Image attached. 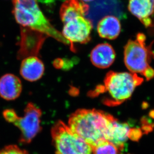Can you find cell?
Returning <instances> with one entry per match:
<instances>
[{
	"instance_id": "1",
	"label": "cell",
	"mask_w": 154,
	"mask_h": 154,
	"mask_svg": "<svg viewBox=\"0 0 154 154\" xmlns=\"http://www.w3.org/2000/svg\"><path fill=\"white\" fill-rule=\"evenodd\" d=\"M114 117L96 109H79L70 116L69 127L93 148L108 141Z\"/></svg>"
},
{
	"instance_id": "2",
	"label": "cell",
	"mask_w": 154,
	"mask_h": 154,
	"mask_svg": "<svg viewBox=\"0 0 154 154\" xmlns=\"http://www.w3.org/2000/svg\"><path fill=\"white\" fill-rule=\"evenodd\" d=\"M13 13L17 22L22 27L30 29L75 48L51 24L40 10L37 0H13Z\"/></svg>"
},
{
	"instance_id": "3",
	"label": "cell",
	"mask_w": 154,
	"mask_h": 154,
	"mask_svg": "<svg viewBox=\"0 0 154 154\" xmlns=\"http://www.w3.org/2000/svg\"><path fill=\"white\" fill-rule=\"evenodd\" d=\"M143 81L136 74L110 71L105 78L104 85L98 86L92 95L107 94L103 101L104 104L109 106L119 105L131 97L135 88Z\"/></svg>"
},
{
	"instance_id": "4",
	"label": "cell",
	"mask_w": 154,
	"mask_h": 154,
	"mask_svg": "<svg viewBox=\"0 0 154 154\" xmlns=\"http://www.w3.org/2000/svg\"><path fill=\"white\" fill-rule=\"evenodd\" d=\"M146 37L139 33L135 40H130L124 48V63L132 73L140 74L144 76L151 67L150 63L154 57L151 46L146 45Z\"/></svg>"
},
{
	"instance_id": "5",
	"label": "cell",
	"mask_w": 154,
	"mask_h": 154,
	"mask_svg": "<svg viewBox=\"0 0 154 154\" xmlns=\"http://www.w3.org/2000/svg\"><path fill=\"white\" fill-rule=\"evenodd\" d=\"M52 135L57 154H93V147L63 122L54 126Z\"/></svg>"
},
{
	"instance_id": "6",
	"label": "cell",
	"mask_w": 154,
	"mask_h": 154,
	"mask_svg": "<svg viewBox=\"0 0 154 154\" xmlns=\"http://www.w3.org/2000/svg\"><path fill=\"white\" fill-rule=\"evenodd\" d=\"M3 115L6 121L13 123L20 130L22 142L30 143L41 129V111L32 103L26 107L23 117H19L12 109L5 110Z\"/></svg>"
},
{
	"instance_id": "7",
	"label": "cell",
	"mask_w": 154,
	"mask_h": 154,
	"mask_svg": "<svg viewBox=\"0 0 154 154\" xmlns=\"http://www.w3.org/2000/svg\"><path fill=\"white\" fill-rule=\"evenodd\" d=\"M93 24L83 16L71 18L64 23L63 36L74 47L75 43L85 44L90 41Z\"/></svg>"
},
{
	"instance_id": "8",
	"label": "cell",
	"mask_w": 154,
	"mask_h": 154,
	"mask_svg": "<svg viewBox=\"0 0 154 154\" xmlns=\"http://www.w3.org/2000/svg\"><path fill=\"white\" fill-rule=\"evenodd\" d=\"M128 9L146 27L154 26V0H129Z\"/></svg>"
},
{
	"instance_id": "9",
	"label": "cell",
	"mask_w": 154,
	"mask_h": 154,
	"mask_svg": "<svg viewBox=\"0 0 154 154\" xmlns=\"http://www.w3.org/2000/svg\"><path fill=\"white\" fill-rule=\"evenodd\" d=\"M92 64L100 69L108 68L112 65L116 58V53L111 45L103 43L95 47L91 53Z\"/></svg>"
},
{
	"instance_id": "10",
	"label": "cell",
	"mask_w": 154,
	"mask_h": 154,
	"mask_svg": "<svg viewBox=\"0 0 154 154\" xmlns=\"http://www.w3.org/2000/svg\"><path fill=\"white\" fill-rule=\"evenodd\" d=\"M22 90L21 80L12 74H7L0 78V96L11 101L18 98Z\"/></svg>"
},
{
	"instance_id": "11",
	"label": "cell",
	"mask_w": 154,
	"mask_h": 154,
	"mask_svg": "<svg viewBox=\"0 0 154 154\" xmlns=\"http://www.w3.org/2000/svg\"><path fill=\"white\" fill-rule=\"evenodd\" d=\"M43 63L37 57H27L21 63L20 74L23 78L30 82L37 81L44 73Z\"/></svg>"
},
{
	"instance_id": "12",
	"label": "cell",
	"mask_w": 154,
	"mask_h": 154,
	"mask_svg": "<svg viewBox=\"0 0 154 154\" xmlns=\"http://www.w3.org/2000/svg\"><path fill=\"white\" fill-rule=\"evenodd\" d=\"M131 130L128 124L120 122L114 118L110 128L108 141L115 145L119 150H123L125 143L130 138Z\"/></svg>"
},
{
	"instance_id": "13",
	"label": "cell",
	"mask_w": 154,
	"mask_h": 154,
	"mask_svg": "<svg viewBox=\"0 0 154 154\" xmlns=\"http://www.w3.org/2000/svg\"><path fill=\"white\" fill-rule=\"evenodd\" d=\"M121 25L118 18L108 15L102 18L97 24V31L103 38L114 40L120 35Z\"/></svg>"
},
{
	"instance_id": "14",
	"label": "cell",
	"mask_w": 154,
	"mask_h": 154,
	"mask_svg": "<svg viewBox=\"0 0 154 154\" xmlns=\"http://www.w3.org/2000/svg\"><path fill=\"white\" fill-rule=\"evenodd\" d=\"M89 5L80 0H67L61 6L60 16L63 23L79 16H85L89 12Z\"/></svg>"
},
{
	"instance_id": "15",
	"label": "cell",
	"mask_w": 154,
	"mask_h": 154,
	"mask_svg": "<svg viewBox=\"0 0 154 154\" xmlns=\"http://www.w3.org/2000/svg\"><path fill=\"white\" fill-rule=\"evenodd\" d=\"M93 154H120L119 150L115 145L108 141L101 143L94 147Z\"/></svg>"
},
{
	"instance_id": "16",
	"label": "cell",
	"mask_w": 154,
	"mask_h": 154,
	"mask_svg": "<svg viewBox=\"0 0 154 154\" xmlns=\"http://www.w3.org/2000/svg\"><path fill=\"white\" fill-rule=\"evenodd\" d=\"M0 154H28L16 145L8 146L0 150Z\"/></svg>"
},
{
	"instance_id": "17",
	"label": "cell",
	"mask_w": 154,
	"mask_h": 154,
	"mask_svg": "<svg viewBox=\"0 0 154 154\" xmlns=\"http://www.w3.org/2000/svg\"><path fill=\"white\" fill-rule=\"evenodd\" d=\"M82 1H83L84 2H91L93 1V0H82Z\"/></svg>"
}]
</instances>
